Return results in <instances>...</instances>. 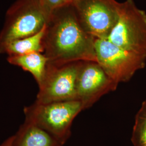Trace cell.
<instances>
[{
    "label": "cell",
    "instance_id": "obj_1",
    "mask_svg": "<svg viewBox=\"0 0 146 146\" xmlns=\"http://www.w3.org/2000/svg\"><path fill=\"white\" fill-rule=\"evenodd\" d=\"M95 39L84 29L73 5L68 4L54 11L47 21L43 54L52 64L97 62Z\"/></svg>",
    "mask_w": 146,
    "mask_h": 146
},
{
    "label": "cell",
    "instance_id": "obj_2",
    "mask_svg": "<svg viewBox=\"0 0 146 146\" xmlns=\"http://www.w3.org/2000/svg\"><path fill=\"white\" fill-rule=\"evenodd\" d=\"M84 110L78 100L40 104L34 102L23 109L25 121L41 128L64 145L71 136L73 120Z\"/></svg>",
    "mask_w": 146,
    "mask_h": 146
},
{
    "label": "cell",
    "instance_id": "obj_3",
    "mask_svg": "<svg viewBox=\"0 0 146 146\" xmlns=\"http://www.w3.org/2000/svg\"><path fill=\"white\" fill-rule=\"evenodd\" d=\"M49 17L38 0H16L6 12L0 31V47L36 34L46 26Z\"/></svg>",
    "mask_w": 146,
    "mask_h": 146
},
{
    "label": "cell",
    "instance_id": "obj_4",
    "mask_svg": "<svg viewBox=\"0 0 146 146\" xmlns=\"http://www.w3.org/2000/svg\"><path fill=\"white\" fill-rule=\"evenodd\" d=\"M107 40L125 50L146 55V13L134 0L120 3L117 21Z\"/></svg>",
    "mask_w": 146,
    "mask_h": 146
},
{
    "label": "cell",
    "instance_id": "obj_5",
    "mask_svg": "<svg viewBox=\"0 0 146 146\" xmlns=\"http://www.w3.org/2000/svg\"><path fill=\"white\" fill-rule=\"evenodd\" d=\"M82 62L60 64L48 63L44 76L38 85L35 102L48 104L77 100L76 84Z\"/></svg>",
    "mask_w": 146,
    "mask_h": 146
},
{
    "label": "cell",
    "instance_id": "obj_6",
    "mask_svg": "<svg viewBox=\"0 0 146 146\" xmlns=\"http://www.w3.org/2000/svg\"><path fill=\"white\" fill-rule=\"evenodd\" d=\"M95 48L97 62L118 84L128 81L146 66V55L127 51L107 39H95Z\"/></svg>",
    "mask_w": 146,
    "mask_h": 146
},
{
    "label": "cell",
    "instance_id": "obj_7",
    "mask_svg": "<svg viewBox=\"0 0 146 146\" xmlns=\"http://www.w3.org/2000/svg\"><path fill=\"white\" fill-rule=\"evenodd\" d=\"M86 31L96 39H107L115 27L120 3L116 0H75L72 4Z\"/></svg>",
    "mask_w": 146,
    "mask_h": 146
},
{
    "label": "cell",
    "instance_id": "obj_8",
    "mask_svg": "<svg viewBox=\"0 0 146 146\" xmlns=\"http://www.w3.org/2000/svg\"><path fill=\"white\" fill-rule=\"evenodd\" d=\"M118 84L97 62L83 61L77 80V100L82 102L84 110L88 109L102 96L115 90Z\"/></svg>",
    "mask_w": 146,
    "mask_h": 146
},
{
    "label": "cell",
    "instance_id": "obj_9",
    "mask_svg": "<svg viewBox=\"0 0 146 146\" xmlns=\"http://www.w3.org/2000/svg\"><path fill=\"white\" fill-rule=\"evenodd\" d=\"M47 131L25 121L13 135L11 146H62Z\"/></svg>",
    "mask_w": 146,
    "mask_h": 146
},
{
    "label": "cell",
    "instance_id": "obj_10",
    "mask_svg": "<svg viewBox=\"0 0 146 146\" xmlns=\"http://www.w3.org/2000/svg\"><path fill=\"white\" fill-rule=\"evenodd\" d=\"M7 60L11 65L30 73L38 85L44 76L48 63V60L43 53L37 52L8 56Z\"/></svg>",
    "mask_w": 146,
    "mask_h": 146
},
{
    "label": "cell",
    "instance_id": "obj_11",
    "mask_svg": "<svg viewBox=\"0 0 146 146\" xmlns=\"http://www.w3.org/2000/svg\"><path fill=\"white\" fill-rule=\"evenodd\" d=\"M46 26L41 31L35 34L11 41L0 47V54L13 56L31 52L43 53V38L45 33Z\"/></svg>",
    "mask_w": 146,
    "mask_h": 146
},
{
    "label": "cell",
    "instance_id": "obj_12",
    "mask_svg": "<svg viewBox=\"0 0 146 146\" xmlns=\"http://www.w3.org/2000/svg\"><path fill=\"white\" fill-rule=\"evenodd\" d=\"M131 142L134 146H146V100L136 114Z\"/></svg>",
    "mask_w": 146,
    "mask_h": 146
},
{
    "label": "cell",
    "instance_id": "obj_13",
    "mask_svg": "<svg viewBox=\"0 0 146 146\" xmlns=\"http://www.w3.org/2000/svg\"><path fill=\"white\" fill-rule=\"evenodd\" d=\"M38 1L50 16L54 11L63 5H68L67 0H38Z\"/></svg>",
    "mask_w": 146,
    "mask_h": 146
},
{
    "label": "cell",
    "instance_id": "obj_14",
    "mask_svg": "<svg viewBox=\"0 0 146 146\" xmlns=\"http://www.w3.org/2000/svg\"><path fill=\"white\" fill-rule=\"evenodd\" d=\"M13 139V135L9 137H8V139H7L3 142H2V143L0 145V146H11Z\"/></svg>",
    "mask_w": 146,
    "mask_h": 146
},
{
    "label": "cell",
    "instance_id": "obj_15",
    "mask_svg": "<svg viewBox=\"0 0 146 146\" xmlns=\"http://www.w3.org/2000/svg\"><path fill=\"white\" fill-rule=\"evenodd\" d=\"M67 1H68V4H72L75 0H67Z\"/></svg>",
    "mask_w": 146,
    "mask_h": 146
}]
</instances>
